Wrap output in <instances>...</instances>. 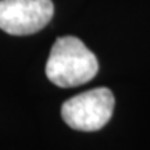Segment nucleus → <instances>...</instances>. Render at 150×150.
Instances as JSON below:
<instances>
[{
	"mask_svg": "<svg viewBox=\"0 0 150 150\" xmlns=\"http://www.w3.org/2000/svg\"><path fill=\"white\" fill-rule=\"evenodd\" d=\"M52 0H0V29L10 35H32L53 17Z\"/></svg>",
	"mask_w": 150,
	"mask_h": 150,
	"instance_id": "nucleus-3",
	"label": "nucleus"
},
{
	"mask_svg": "<svg viewBox=\"0 0 150 150\" xmlns=\"http://www.w3.org/2000/svg\"><path fill=\"white\" fill-rule=\"evenodd\" d=\"M96 56L75 36H63L54 42L46 63V76L61 88L86 83L97 74Z\"/></svg>",
	"mask_w": 150,
	"mask_h": 150,
	"instance_id": "nucleus-1",
	"label": "nucleus"
},
{
	"mask_svg": "<svg viewBox=\"0 0 150 150\" xmlns=\"http://www.w3.org/2000/svg\"><path fill=\"white\" fill-rule=\"evenodd\" d=\"M114 104V95L110 89L96 88L68 99L61 106V117L72 129L97 131L110 121Z\"/></svg>",
	"mask_w": 150,
	"mask_h": 150,
	"instance_id": "nucleus-2",
	"label": "nucleus"
}]
</instances>
